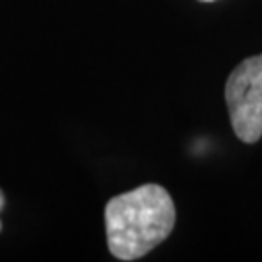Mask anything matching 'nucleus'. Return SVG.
<instances>
[{"label":"nucleus","instance_id":"nucleus-1","mask_svg":"<svg viewBox=\"0 0 262 262\" xmlns=\"http://www.w3.org/2000/svg\"><path fill=\"white\" fill-rule=\"evenodd\" d=\"M175 220L173 198L159 185H142L111 198L105 206L109 253L119 260H138L167 239Z\"/></svg>","mask_w":262,"mask_h":262},{"label":"nucleus","instance_id":"nucleus-2","mask_svg":"<svg viewBox=\"0 0 262 262\" xmlns=\"http://www.w3.org/2000/svg\"><path fill=\"white\" fill-rule=\"evenodd\" d=\"M225 103L235 136L256 144L262 138V55L235 66L225 84Z\"/></svg>","mask_w":262,"mask_h":262},{"label":"nucleus","instance_id":"nucleus-3","mask_svg":"<svg viewBox=\"0 0 262 262\" xmlns=\"http://www.w3.org/2000/svg\"><path fill=\"white\" fill-rule=\"evenodd\" d=\"M6 204V198H4V192L0 190V212H2V208ZM0 229H2V222H0Z\"/></svg>","mask_w":262,"mask_h":262},{"label":"nucleus","instance_id":"nucleus-4","mask_svg":"<svg viewBox=\"0 0 262 262\" xmlns=\"http://www.w3.org/2000/svg\"><path fill=\"white\" fill-rule=\"evenodd\" d=\"M198 2H214V0H198Z\"/></svg>","mask_w":262,"mask_h":262}]
</instances>
